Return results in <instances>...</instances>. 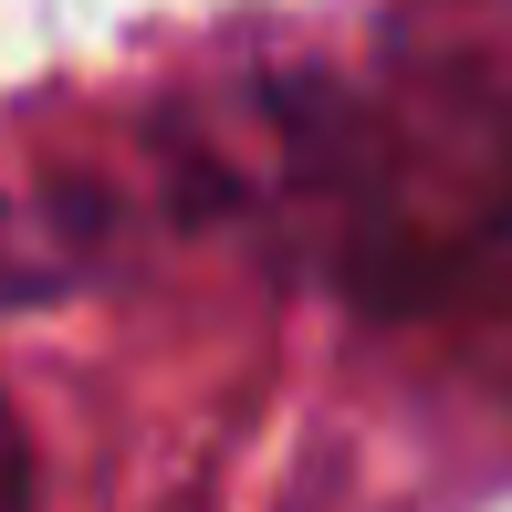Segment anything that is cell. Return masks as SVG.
<instances>
[{
	"mask_svg": "<svg viewBox=\"0 0 512 512\" xmlns=\"http://www.w3.org/2000/svg\"><path fill=\"white\" fill-rule=\"evenodd\" d=\"M0 512H32V450H21L11 408H0Z\"/></svg>",
	"mask_w": 512,
	"mask_h": 512,
	"instance_id": "6da1fadb",
	"label": "cell"
}]
</instances>
